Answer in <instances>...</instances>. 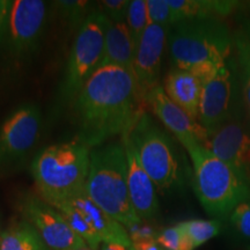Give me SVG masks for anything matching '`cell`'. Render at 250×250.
Here are the masks:
<instances>
[{"label":"cell","mask_w":250,"mask_h":250,"mask_svg":"<svg viewBox=\"0 0 250 250\" xmlns=\"http://www.w3.org/2000/svg\"><path fill=\"white\" fill-rule=\"evenodd\" d=\"M143 103L132 72L100 67L71 102L77 142L92 149L127 133L144 112Z\"/></svg>","instance_id":"cell-1"},{"label":"cell","mask_w":250,"mask_h":250,"mask_svg":"<svg viewBox=\"0 0 250 250\" xmlns=\"http://www.w3.org/2000/svg\"><path fill=\"white\" fill-rule=\"evenodd\" d=\"M85 191L96 205L126 229L143 223L130 199L126 154L122 142L105 143L90 149Z\"/></svg>","instance_id":"cell-2"},{"label":"cell","mask_w":250,"mask_h":250,"mask_svg":"<svg viewBox=\"0 0 250 250\" xmlns=\"http://www.w3.org/2000/svg\"><path fill=\"white\" fill-rule=\"evenodd\" d=\"M90 149L79 142L62 143L41 151L30 165L41 198L55 205L85 191Z\"/></svg>","instance_id":"cell-3"},{"label":"cell","mask_w":250,"mask_h":250,"mask_svg":"<svg viewBox=\"0 0 250 250\" xmlns=\"http://www.w3.org/2000/svg\"><path fill=\"white\" fill-rule=\"evenodd\" d=\"M186 149L193 166V189L208 214L224 217L232 213L240 203L248 201V183L226 162L201 144Z\"/></svg>","instance_id":"cell-4"},{"label":"cell","mask_w":250,"mask_h":250,"mask_svg":"<svg viewBox=\"0 0 250 250\" xmlns=\"http://www.w3.org/2000/svg\"><path fill=\"white\" fill-rule=\"evenodd\" d=\"M168 45L175 66L191 70L198 65H226L232 37L217 18H197L177 22L168 33Z\"/></svg>","instance_id":"cell-5"},{"label":"cell","mask_w":250,"mask_h":250,"mask_svg":"<svg viewBox=\"0 0 250 250\" xmlns=\"http://www.w3.org/2000/svg\"><path fill=\"white\" fill-rule=\"evenodd\" d=\"M125 134L156 189L165 192L182 186L183 168L174 142L146 112L140 115Z\"/></svg>","instance_id":"cell-6"},{"label":"cell","mask_w":250,"mask_h":250,"mask_svg":"<svg viewBox=\"0 0 250 250\" xmlns=\"http://www.w3.org/2000/svg\"><path fill=\"white\" fill-rule=\"evenodd\" d=\"M109 22L101 9H94L78 29L61 86L62 101H73L87 81L101 67Z\"/></svg>","instance_id":"cell-7"},{"label":"cell","mask_w":250,"mask_h":250,"mask_svg":"<svg viewBox=\"0 0 250 250\" xmlns=\"http://www.w3.org/2000/svg\"><path fill=\"white\" fill-rule=\"evenodd\" d=\"M42 116L39 107L24 103L0 124V173L21 164L40 137Z\"/></svg>","instance_id":"cell-8"},{"label":"cell","mask_w":250,"mask_h":250,"mask_svg":"<svg viewBox=\"0 0 250 250\" xmlns=\"http://www.w3.org/2000/svg\"><path fill=\"white\" fill-rule=\"evenodd\" d=\"M22 212L27 220L42 237L50 250H73L87 243L72 229L57 208L35 196L22 201Z\"/></svg>","instance_id":"cell-9"},{"label":"cell","mask_w":250,"mask_h":250,"mask_svg":"<svg viewBox=\"0 0 250 250\" xmlns=\"http://www.w3.org/2000/svg\"><path fill=\"white\" fill-rule=\"evenodd\" d=\"M46 17V4L42 0H14L5 36L12 54L24 57L35 51Z\"/></svg>","instance_id":"cell-10"},{"label":"cell","mask_w":250,"mask_h":250,"mask_svg":"<svg viewBox=\"0 0 250 250\" xmlns=\"http://www.w3.org/2000/svg\"><path fill=\"white\" fill-rule=\"evenodd\" d=\"M169 29V27L151 23L136 46L133 74L144 103L147 94L160 85L162 55Z\"/></svg>","instance_id":"cell-11"},{"label":"cell","mask_w":250,"mask_h":250,"mask_svg":"<svg viewBox=\"0 0 250 250\" xmlns=\"http://www.w3.org/2000/svg\"><path fill=\"white\" fill-rule=\"evenodd\" d=\"M145 103L161 123L176 137L184 148L193 144L204 146L208 132L179 105L175 104L166 94L164 87L156 86L147 94Z\"/></svg>","instance_id":"cell-12"},{"label":"cell","mask_w":250,"mask_h":250,"mask_svg":"<svg viewBox=\"0 0 250 250\" xmlns=\"http://www.w3.org/2000/svg\"><path fill=\"white\" fill-rule=\"evenodd\" d=\"M205 148L250 182V134L235 122H226L208 132Z\"/></svg>","instance_id":"cell-13"},{"label":"cell","mask_w":250,"mask_h":250,"mask_svg":"<svg viewBox=\"0 0 250 250\" xmlns=\"http://www.w3.org/2000/svg\"><path fill=\"white\" fill-rule=\"evenodd\" d=\"M233 78L227 65L203 85L198 122L208 132L226 123L229 116Z\"/></svg>","instance_id":"cell-14"},{"label":"cell","mask_w":250,"mask_h":250,"mask_svg":"<svg viewBox=\"0 0 250 250\" xmlns=\"http://www.w3.org/2000/svg\"><path fill=\"white\" fill-rule=\"evenodd\" d=\"M127 161V184L130 199L138 218L142 221L151 220L159 211L156 187L140 165L137 153L126 134L121 137Z\"/></svg>","instance_id":"cell-15"},{"label":"cell","mask_w":250,"mask_h":250,"mask_svg":"<svg viewBox=\"0 0 250 250\" xmlns=\"http://www.w3.org/2000/svg\"><path fill=\"white\" fill-rule=\"evenodd\" d=\"M67 202L85 217L89 226L101 239L102 243H121L127 247L132 246L126 228L96 205L86 191L78 193L67 199Z\"/></svg>","instance_id":"cell-16"},{"label":"cell","mask_w":250,"mask_h":250,"mask_svg":"<svg viewBox=\"0 0 250 250\" xmlns=\"http://www.w3.org/2000/svg\"><path fill=\"white\" fill-rule=\"evenodd\" d=\"M175 104L182 108L193 120L198 121L203 83L191 71L175 68L168 73L164 87Z\"/></svg>","instance_id":"cell-17"},{"label":"cell","mask_w":250,"mask_h":250,"mask_svg":"<svg viewBox=\"0 0 250 250\" xmlns=\"http://www.w3.org/2000/svg\"><path fill=\"white\" fill-rule=\"evenodd\" d=\"M136 45L125 22H109L101 62L103 66H117L133 73Z\"/></svg>","instance_id":"cell-18"},{"label":"cell","mask_w":250,"mask_h":250,"mask_svg":"<svg viewBox=\"0 0 250 250\" xmlns=\"http://www.w3.org/2000/svg\"><path fill=\"white\" fill-rule=\"evenodd\" d=\"M174 12L176 23L197 18H215L227 15L236 7V1H214V0H167ZM175 23V24H176Z\"/></svg>","instance_id":"cell-19"},{"label":"cell","mask_w":250,"mask_h":250,"mask_svg":"<svg viewBox=\"0 0 250 250\" xmlns=\"http://www.w3.org/2000/svg\"><path fill=\"white\" fill-rule=\"evenodd\" d=\"M0 250H50L37 230L27 220L0 234Z\"/></svg>","instance_id":"cell-20"},{"label":"cell","mask_w":250,"mask_h":250,"mask_svg":"<svg viewBox=\"0 0 250 250\" xmlns=\"http://www.w3.org/2000/svg\"><path fill=\"white\" fill-rule=\"evenodd\" d=\"M52 206L57 208V210L64 215L72 229H73L77 235L80 236L87 245L98 250L101 248V239H100L98 234L94 232L93 228L89 226L88 223H87L85 217H83L76 208H73L67 201L57 203V204Z\"/></svg>","instance_id":"cell-21"},{"label":"cell","mask_w":250,"mask_h":250,"mask_svg":"<svg viewBox=\"0 0 250 250\" xmlns=\"http://www.w3.org/2000/svg\"><path fill=\"white\" fill-rule=\"evenodd\" d=\"M179 225L187 233L195 249L204 245L208 240L213 239L214 236H217L221 229V224L219 220L193 219V220L183 221Z\"/></svg>","instance_id":"cell-22"},{"label":"cell","mask_w":250,"mask_h":250,"mask_svg":"<svg viewBox=\"0 0 250 250\" xmlns=\"http://www.w3.org/2000/svg\"><path fill=\"white\" fill-rule=\"evenodd\" d=\"M126 24L129 27L134 45L137 46L143 34L151 24L148 17L147 0H131L129 11H127Z\"/></svg>","instance_id":"cell-23"},{"label":"cell","mask_w":250,"mask_h":250,"mask_svg":"<svg viewBox=\"0 0 250 250\" xmlns=\"http://www.w3.org/2000/svg\"><path fill=\"white\" fill-rule=\"evenodd\" d=\"M234 43L241 68L243 95L247 108L250 112V39L247 31H237L234 37Z\"/></svg>","instance_id":"cell-24"},{"label":"cell","mask_w":250,"mask_h":250,"mask_svg":"<svg viewBox=\"0 0 250 250\" xmlns=\"http://www.w3.org/2000/svg\"><path fill=\"white\" fill-rule=\"evenodd\" d=\"M55 4L57 5L61 17L72 27L78 29L94 11L92 9V2L86 0H61Z\"/></svg>","instance_id":"cell-25"},{"label":"cell","mask_w":250,"mask_h":250,"mask_svg":"<svg viewBox=\"0 0 250 250\" xmlns=\"http://www.w3.org/2000/svg\"><path fill=\"white\" fill-rule=\"evenodd\" d=\"M156 242L166 250H193V245L180 225L168 227L156 236Z\"/></svg>","instance_id":"cell-26"},{"label":"cell","mask_w":250,"mask_h":250,"mask_svg":"<svg viewBox=\"0 0 250 250\" xmlns=\"http://www.w3.org/2000/svg\"><path fill=\"white\" fill-rule=\"evenodd\" d=\"M147 8L151 23L169 28L176 23L175 14L167 0H147Z\"/></svg>","instance_id":"cell-27"},{"label":"cell","mask_w":250,"mask_h":250,"mask_svg":"<svg viewBox=\"0 0 250 250\" xmlns=\"http://www.w3.org/2000/svg\"><path fill=\"white\" fill-rule=\"evenodd\" d=\"M233 226L245 239L250 240V201L240 203L230 213Z\"/></svg>","instance_id":"cell-28"},{"label":"cell","mask_w":250,"mask_h":250,"mask_svg":"<svg viewBox=\"0 0 250 250\" xmlns=\"http://www.w3.org/2000/svg\"><path fill=\"white\" fill-rule=\"evenodd\" d=\"M101 12L110 22H125L130 0H103L100 2Z\"/></svg>","instance_id":"cell-29"},{"label":"cell","mask_w":250,"mask_h":250,"mask_svg":"<svg viewBox=\"0 0 250 250\" xmlns=\"http://www.w3.org/2000/svg\"><path fill=\"white\" fill-rule=\"evenodd\" d=\"M12 6L13 0H0V41L4 40L6 36Z\"/></svg>","instance_id":"cell-30"},{"label":"cell","mask_w":250,"mask_h":250,"mask_svg":"<svg viewBox=\"0 0 250 250\" xmlns=\"http://www.w3.org/2000/svg\"><path fill=\"white\" fill-rule=\"evenodd\" d=\"M132 248L134 250H161L162 247L156 242L155 239H152L132 242Z\"/></svg>","instance_id":"cell-31"},{"label":"cell","mask_w":250,"mask_h":250,"mask_svg":"<svg viewBox=\"0 0 250 250\" xmlns=\"http://www.w3.org/2000/svg\"><path fill=\"white\" fill-rule=\"evenodd\" d=\"M131 247L121 245V243H102L100 250H130Z\"/></svg>","instance_id":"cell-32"},{"label":"cell","mask_w":250,"mask_h":250,"mask_svg":"<svg viewBox=\"0 0 250 250\" xmlns=\"http://www.w3.org/2000/svg\"><path fill=\"white\" fill-rule=\"evenodd\" d=\"M73 250H98V249H94V248H92V247H89L88 245H83L81 247H78V248L73 249Z\"/></svg>","instance_id":"cell-33"},{"label":"cell","mask_w":250,"mask_h":250,"mask_svg":"<svg viewBox=\"0 0 250 250\" xmlns=\"http://www.w3.org/2000/svg\"><path fill=\"white\" fill-rule=\"evenodd\" d=\"M247 34H248L249 39H250V24H249V28H248V31H247Z\"/></svg>","instance_id":"cell-34"},{"label":"cell","mask_w":250,"mask_h":250,"mask_svg":"<svg viewBox=\"0 0 250 250\" xmlns=\"http://www.w3.org/2000/svg\"><path fill=\"white\" fill-rule=\"evenodd\" d=\"M130 250H134V249L132 248V246H131V248H130Z\"/></svg>","instance_id":"cell-35"},{"label":"cell","mask_w":250,"mask_h":250,"mask_svg":"<svg viewBox=\"0 0 250 250\" xmlns=\"http://www.w3.org/2000/svg\"><path fill=\"white\" fill-rule=\"evenodd\" d=\"M161 250H166V249H164V248H162V249H161Z\"/></svg>","instance_id":"cell-36"},{"label":"cell","mask_w":250,"mask_h":250,"mask_svg":"<svg viewBox=\"0 0 250 250\" xmlns=\"http://www.w3.org/2000/svg\"><path fill=\"white\" fill-rule=\"evenodd\" d=\"M0 234H1V233H0Z\"/></svg>","instance_id":"cell-37"}]
</instances>
